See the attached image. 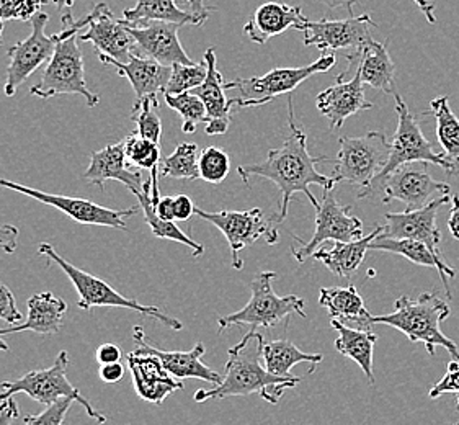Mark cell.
<instances>
[{
	"mask_svg": "<svg viewBox=\"0 0 459 425\" xmlns=\"http://www.w3.org/2000/svg\"><path fill=\"white\" fill-rule=\"evenodd\" d=\"M288 128L290 136L280 148L270 149L264 162L239 166L238 172L242 180L247 184L248 177H264L272 180L278 190L281 192L280 212L276 214V221L283 222L288 216L290 204L294 194L301 192L309 198L314 208L319 206V202L311 194L309 186H321L322 188H333L337 186L332 177H325L316 170V166L329 159L325 156H311L307 151V136L296 123L293 110V97L288 95Z\"/></svg>",
	"mask_w": 459,
	"mask_h": 425,
	"instance_id": "obj_1",
	"label": "cell"
},
{
	"mask_svg": "<svg viewBox=\"0 0 459 425\" xmlns=\"http://www.w3.org/2000/svg\"><path fill=\"white\" fill-rule=\"evenodd\" d=\"M264 334L250 329L239 343L228 351L224 377L220 385L212 389H200L195 393L196 403L210 399H226L232 396L258 395L270 404H278L286 389L301 383L298 377H278L262 365V343Z\"/></svg>",
	"mask_w": 459,
	"mask_h": 425,
	"instance_id": "obj_2",
	"label": "cell"
},
{
	"mask_svg": "<svg viewBox=\"0 0 459 425\" xmlns=\"http://www.w3.org/2000/svg\"><path fill=\"white\" fill-rule=\"evenodd\" d=\"M451 315L450 306L435 293H422L417 299L399 296L394 301V311L385 316H373V324L391 325L404 334L412 343H423L430 355L437 347L450 351L459 360L458 345L441 331V323Z\"/></svg>",
	"mask_w": 459,
	"mask_h": 425,
	"instance_id": "obj_3",
	"label": "cell"
},
{
	"mask_svg": "<svg viewBox=\"0 0 459 425\" xmlns=\"http://www.w3.org/2000/svg\"><path fill=\"white\" fill-rule=\"evenodd\" d=\"M38 254L48 260V265L55 264L69 277L75 291H77V295H79L77 306L83 311H91L93 308H125V309H133L139 315L147 316L154 321H159L172 331H182L184 329L182 321L162 313L157 306L141 305L136 299L126 298V296L118 293L117 290H113L101 278L83 272L82 268L75 267L71 262L63 259L51 244H48V242L39 244Z\"/></svg>",
	"mask_w": 459,
	"mask_h": 425,
	"instance_id": "obj_4",
	"label": "cell"
},
{
	"mask_svg": "<svg viewBox=\"0 0 459 425\" xmlns=\"http://www.w3.org/2000/svg\"><path fill=\"white\" fill-rule=\"evenodd\" d=\"M278 277L276 272H260L250 282L252 296L240 311L218 319L220 333L232 325H250V329H272L288 319V316L306 317V301L296 295H276L272 282Z\"/></svg>",
	"mask_w": 459,
	"mask_h": 425,
	"instance_id": "obj_5",
	"label": "cell"
},
{
	"mask_svg": "<svg viewBox=\"0 0 459 425\" xmlns=\"http://www.w3.org/2000/svg\"><path fill=\"white\" fill-rule=\"evenodd\" d=\"M393 97H394L395 113H397V130L394 133V141L391 143L389 158L383 170L371 180V184L367 188L359 190V198L377 196L379 184L397 167L404 164L427 162V164L441 167L443 170L446 169L445 159L441 154L435 152L432 143L423 136L417 117L409 110L401 93L395 92Z\"/></svg>",
	"mask_w": 459,
	"mask_h": 425,
	"instance_id": "obj_6",
	"label": "cell"
},
{
	"mask_svg": "<svg viewBox=\"0 0 459 425\" xmlns=\"http://www.w3.org/2000/svg\"><path fill=\"white\" fill-rule=\"evenodd\" d=\"M67 367L69 353L61 351L57 353L55 363L47 370L28 371L15 381L0 383V399L13 398L19 393H25L39 404H51L57 399L73 398L85 409V412L92 417L93 421H97L99 424H105L107 417L100 414L87 399L83 398L79 388H75L67 379Z\"/></svg>",
	"mask_w": 459,
	"mask_h": 425,
	"instance_id": "obj_7",
	"label": "cell"
},
{
	"mask_svg": "<svg viewBox=\"0 0 459 425\" xmlns=\"http://www.w3.org/2000/svg\"><path fill=\"white\" fill-rule=\"evenodd\" d=\"M337 63V56L324 55L313 65L303 67H276L270 73L260 77L250 79H236L232 82L226 83V91L238 89L239 97L230 99L234 107L248 108V107H260L268 102H273L280 95H290L296 91L304 81L309 77L327 73Z\"/></svg>",
	"mask_w": 459,
	"mask_h": 425,
	"instance_id": "obj_8",
	"label": "cell"
},
{
	"mask_svg": "<svg viewBox=\"0 0 459 425\" xmlns=\"http://www.w3.org/2000/svg\"><path fill=\"white\" fill-rule=\"evenodd\" d=\"M339 144L332 178L335 184L347 182L359 190L367 188L383 170L391 152V143L381 131H369L359 138L343 136Z\"/></svg>",
	"mask_w": 459,
	"mask_h": 425,
	"instance_id": "obj_9",
	"label": "cell"
},
{
	"mask_svg": "<svg viewBox=\"0 0 459 425\" xmlns=\"http://www.w3.org/2000/svg\"><path fill=\"white\" fill-rule=\"evenodd\" d=\"M31 95L38 99H53L63 93L82 95L87 107H97L100 95L93 93L85 82V69L81 48L77 47V35L57 41L55 55L48 61L47 69L39 82L31 87Z\"/></svg>",
	"mask_w": 459,
	"mask_h": 425,
	"instance_id": "obj_10",
	"label": "cell"
},
{
	"mask_svg": "<svg viewBox=\"0 0 459 425\" xmlns=\"http://www.w3.org/2000/svg\"><path fill=\"white\" fill-rule=\"evenodd\" d=\"M195 214L204 221L216 226L230 242L232 267L242 270L244 260L240 259V250L255 244L258 239H265L266 244L273 246L280 239L276 231L275 218H268L260 208L247 212H204L195 208Z\"/></svg>",
	"mask_w": 459,
	"mask_h": 425,
	"instance_id": "obj_11",
	"label": "cell"
},
{
	"mask_svg": "<svg viewBox=\"0 0 459 425\" xmlns=\"http://www.w3.org/2000/svg\"><path fill=\"white\" fill-rule=\"evenodd\" d=\"M83 27H89V30L79 39L92 41L99 55L110 56L121 63H126L133 53H138L134 38L129 35L125 23L113 15L105 2H99L85 19L74 20L69 27L57 33V39L61 41L77 35Z\"/></svg>",
	"mask_w": 459,
	"mask_h": 425,
	"instance_id": "obj_12",
	"label": "cell"
},
{
	"mask_svg": "<svg viewBox=\"0 0 459 425\" xmlns=\"http://www.w3.org/2000/svg\"><path fill=\"white\" fill-rule=\"evenodd\" d=\"M359 238H363V221L351 214V206L340 204L335 196V186L324 188L321 204L316 208V230L313 238L306 242L301 238L293 236L294 240L303 242V247H291V252L294 259L303 264L304 260L313 257L314 250L324 242H350Z\"/></svg>",
	"mask_w": 459,
	"mask_h": 425,
	"instance_id": "obj_13",
	"label": "cell"
},
{
	"mask_svg": "<svg viewBox=\"0 0 459 425\" xmlns=\"http://www.w3.org/2000/svg\"><path fill=\"white\" fill-rule=\"evenodd\" d=\"M0 186L7 188V190H13L17 194L25 195L28 198L37 200L39 204L53 206L56 210L67 214L69 218H73L74 221L79 222V224H87V226H105L111 230L126 231L128 230L126 218L138 212L136 206L128 208V210H111V208H105L101 204H93L91 200L65 196V195L48 194L45 190L15 184L4 177H0Z\"/></svg>",
	"mask_w": 459,
	"mask_h": 425,
	"instance_id": "obj_14",
	"label": "cell"
},
{
	"mask_svg": "<svg viewBox=\"0 0 459 425\" xmlns=\"http://www.w3.org/2000/svg\"><path fill=\"white\" fill-rule=\"evenodd\" d=\"M48 22L49 15L38 12L37 15L30 20L31 35L10 48L7 53L10 63L4 83V93L7 97H15L20 85L25 82L39 65H45L51 59V56L55 55L59 39L57 35L48 37L45 31Z\"/></svg>",
	"mask_w": 459,
	"mask_h": 425,
	"instance_id": "obj_15",
	"label": "cell"
},
{
	"mask_svg": "<svg viewBox=\"0 0 459 425\" xmlns=\"http://www.w3.org/2000/svg\"><path fill=\"white\" fill-rule=\"evenodd\" d=\"M417 162L397 167L377 186V195H383V204L394 200L403 202L407 210H419L441 195H450L451 186L435 180L427 172V162L415 167Z\"/></svg>",
	"mask_w": 459,
	"mask_h": 425,
	"instance_id": "obj_16",
	"label": "cell"
},
{
	"mask_svg": "<svg viewBox=\"0 0 459 425\" xmlns=\"http://www.w3.org/2000/svg\"><path fill=\"white\" fill-rule=\"evenodd\" d=\"M450 195H441L430 204L419 210H405L403 212H386V226L379 238L420 240L429 246L435 256L443 257L440 250L441 232L437 224V214L443 204L450 202Z\"/></svg>",
	"mask_w": 459,
	"mask_h": 425,
	"instance_id": "obj_17",
	"label": "cell"
},
{
	"mask_svg": "<svg viewBox=\"0 0 459 425\" xmlns=\"http://www.w3.org/2000/svg\"><path fill=\"white\" fill-rule=\"evenodd\" d=\"M377 27L365 13L347 20H307L304 28V47L319 48L321 51H337L361 47L371 39V28Z\"/></svg>",
	"mask_w": 459,
	"mask_h": 425,
	"instance_id": "obj_18",
	"label": "cell"
},
{
	"mask_svg": "<svg viewBox=\"0 0 459 425\" xmlns=\"http://www.w3.org/2000/svg\"><path fill=\"white\" fill-rule=\"evenodd\" d=\"M123 22V20H121ZM129 35L134 38L138 55L156 59L162 65H172L175 63L194 65L190 56L185 53L184 47L178 39V30L182 23L152 20L144 25H125Z\"/></svg>",
	"mask_w": 459,
	"mask_h": 425,
	"instance_id": "obj_19",
	"label": "cell"
},
{
	"mask_svg": "<svg viewBox=\"0 0 459 425\" xmlns=\"http://www.w3.org/2000/svg\"><path fill=\"white\" fill-rule=\"evenodd\" d=\"M349 65L337 79H350V74L359 73L363 83L371 85L373 89L394 95L395 65L389 56L386 43H379L375 38L368 39L355 53L347 56Z\"/></svg>",
	"mask_w": 459,
	"mask_h": 425,
	"instance_id": "obj_20",
	"label": "cell"
},
{
	"mask_svg": "<svg viewBox=\"0 0 459 425\" xmlns=\"http://www.w3.org/2000/svg\"><path fill=\"white\" fill-rule=\"evenodd\" d=\"M133 337H134V343L138 345V349L134 351L156 355L157 359L162 361V365L166 367V370L170 375H174L175 378L203 379L206 383H212L214 386L220 385L222 381V377L218 371L212 370L208 365L203 363V355L206 351V347L203 343H196L190 351H160V349H157L154 343H149L146 334L139 325H134Z\"/></svg>",
	"mask_w": 459,
	"mask_h": 425,
	"instance_id": "obj_21",
	"label": "cell"
},
{
	"mask_svg": "<svg viewBox=\"0 0 459 425\" xmlns=\"http://www.w3.org/2000/svg\"><path fill=\"white\" fill-rule=\"evenodd\" d=\"M363 85L359 73H355L350 79H337V82L317 95L316 107L331 123V130L342 128L351 115L373 108V103L365 97Z\"/></svg>",
	"mask_w": 459,
	"mask_h": 425,
	"instance_id": "obj_22",
	"label": "cell"
},
{
	"mask_svg": "<svg viewBox=\"0 0 459 425\" xmlns=\"http://www.w3.org/2000/svg\"><path fill=\"white\" fill-rule=\"evenodd\" d=\"M126 359L133 375L134 389L139 398L144 399L147 403L162 404L167 396H170L178 389H184L182 379L170 375L156 355L129 351Z\"/></svg>",
	"mask_w": 459,
	"mask_h": 425,
	"instance_id": "obj_23",
	"label": "cell"
},
{
	"mask_svg": "<svg viewBox=\"0 0 459 425\" xmlns=\"http://www.w3.org/2000/svg\"><path fill=\"white\" fill-rule=\"evenodd\" d=\"M203 61L208 67L206 79L192 92L198 95L206 107V113H208L206 134H210V136L226 134L230 130V111L234 105H232V100L226 97V82H224L222 74L216 65V53L212 48H208L204 51Z\"/></svg>",
	"mask_w": 459,
	"mask_h": 425,
	"instance_id": "obj_24",
	"label": "cell"
},
{
	"mask_svg": "<svg viewBox=\"0 0 459 425\" xmlns=\"http://www.w3.org/2000/svg\"><path fill=\"white\" fill-rule=\"evenodd\" d=\"M83 178L92 186H99L100 190L105 188V184L108 180H117L126 186L133 195L141 192L144 186L143 174L139 170H131L126 162L123 141L100 151H93L91 154V164L83 172Z\"/></svg>",
	"mask_w": 459,
	"mask_h": 425,
	"instance_id": "obj_25",
	"label": "cell"
},
{
	"mask_svg": "<svg viewBox=\"0 0 459 425\" xmlns=\"http://www.w3.org/2000/svg\"><path fill=\"white\" fill-rule=\"evenodd\" d=\"M307 19L303 15L299 5H288L283 2H266L262 4L248 19L244 33L250 41L257 45H265L270 38L285 33L290 28L304 31Z\"/></svg>",
	"mask_w": 459,
	"mask_h": 425,
	"instance_id": "obj_26",
	"label": "cell"
},
{
	"mask_svg": "<svg viewBox=\"0 0 459 425\" xmlns=\"http://www.w3.org/2000/svg\"><path fill=\"white\" fill-rule=\"evenodd\" d=\"M99 59L105 65L118 69V75L126 77L133 91L136 93V100H143L147 95H159L166 92L167 82L170 79L172 67L162 65L156 59L133 53L129 61L121 63L110 56L99 55Z\"/></svg>",
	"mask_w": 459,
	"mask_h": 425,
	"instance_id": "obj_27",
	"label": "cell"
},
{
	"mask_svg": "<svg viewBox=\"0 0 459 425\" xmlns=\"http://www.w3.org/2000/svg\"><path fill=\"white\" fill-rule=\"evenodd\" d=\"M27 306V321L0 329V335L27 333V331L41 334V335L61 333L65 313H67V305L63 298L53 295L49 291L37 293L28 299Z\"/></svg>",
	"mask_w": 459,
	"mask_h": 425,
	"instance_id": "obj_28",
	"label": "cell"
},
{
	"mask_svg": "<svg viewBox=\"0 0 459 425\" xmlns=\"http://www.w3.org/2000/svg\"><path fill=\"white\" fill-rule=\"evenodd\" d=\"M381 232H383V226L377 224L375 231L359 238V239L350 240V242L333 240L332 247H322V249L317 247L314 250L313 257L316 260H321L322 264L329 268L333 275L340 278H350L359 270L361 262L365 260V256L369 250V244L377 239Z\"/></svg>",
	"mask_w": 459,
	"mask_h": 425,
	"instance_id": "obj_29",
	"label": "cell"
},
{
	"mask_svg": "<svg viewBox=\"0 0 459 425\" xmlns=\"http://www.w3.org/2000/svg\"><path fill=\"white\" fill-rule=\"evenodd\" d=\"M369 250H379V252H391L403 256L412 264L422 265V267H432L438 270L440 273L441 283L446 290V295H450V285H448V277H456V270L451 267L450 264L445 260V257L435 256L432 250L429 249L427 244L420 240L413 239H397V238H379L369 244Z\"/></svg>",
	"mask_w": 459,
	"mask_h": 425,
	"instance_id": "obj_30",
	"label": "cell"
},
{
	"mask_svg": "<svg viewBox=\"0 0 459 425\" xmlns=\"http://www.w3.org/2000/svg\"><path fill=\"white\" fill-rule=\"evenodd\" d=\"M319 305L327 309L331 319H337L340 323L357 324L361 329H369L373 325V316L368 313L363 298L353 285L321 288Z\"/></svg>",
	"mask_w": 459,
	"mask_h": 425,
	"instance_id": "obj_31",
	"label": "cell"
},
{
	"mask_svg": "<svg viewBox=\"0 0 459 425\" xmlns=\"http://www.w3.org/2000/svg\"><path fill=\"white\" fill-rule=\"evenodd\" d=\"M331 325L339 333L335 341V349L355 361L363 373L367 375L368 383L375 385V371H373V351L377 343V334L369 329H351L345 323H340L337 319H331Z\"/></svg>",
	"mask_w": 459,
	"mask_h": 425,
	"instance_id": "obj_32",
	"label": "cell"
},
{
	"mask_svg": "<svg viewBox=\"0 0 459 425\" xmlns=\"http://www.w3.org/2000/svg\"><path fill=\"white\" fill-rule=\"evenodd\" d=\"M425 115H432L437 120V138L443 149V159L446 162L445 172L448 176L459 174V118L451 110L448 97H437L430 102V111Z\"/></svg>",
	"mask_w": 459,
	"mask_h": 425,
	"instance_id": "obj_33",
	"label": "cell"
},
{
	"mask_svg": "<svg viewBox=\"0 0 459 425\" xmlns=\"http://www.w3.org/2000/svg\"><path fill=\"white\" fill-rule=\"evenodd\" d=\"M123 23L125 25H144L152 20L174 22L182 25L200 27L198 20L190 12L180 9L178 0H138V4L131 9L123 10Z\"/></svg>",
	"mask_w": 459,
	"mask_h": 425,
	"instance_id": "obj_34",
	"label": "cell"
},
{
	"mask_svg": "<svg viewBox=\"0 0 459 425\" xmlns=\"http://www.w3.org/2000/svg\"><path fill=\"white\" fill-rule=\"evenodd\" d=\"M262 359L266 370L278 377H293L290 371L298 363H321V353H306L301 351L293 343L280 339V341H265L262 343Z\"/></svg>",
	"mask_w": 459,
	"mask_h": 425,
	"instance_id": "obj_35",
	"label": "cell"
},
{
	"mask_svg": "<svg viewBox=\"0 0 459 425\" xmlns=\"http://www.w3.org/2000/svg\"><path fill=\"white\" fill-rule=\"evenodd\" d=\"M134 196L138 198L139 204H141V208H143V212H144V220H146L149 228H151V231H152V234H154L156 238H159V239L174 240V242H178V244H184L186 247H190V249L194 250L195 257L203 256L204 247H203L200 242H196V240L192 239L188 234H185V232L175 224V221H166V220H162V218L157 214L156 210H154V204H152V200H151V177H149V180H144L143 190L134 195Z\"/></svg>",
	"mask_w": 459,
	"mask_h": 425,
	"instance_id": "obj_36",
	"label": "cell"
},
{
	"mask_svg": "<svg viewBox=\"0 0 459 425\" xmlns=\"http://www.w3.org/2000/svg\"><path fill=\"white\" fill-rule=\"evenodd\" d=\"M198 146L194 143H182L175 148L170 156H167L159 169L160 176L167 178H185V180H196L200 178L198 172Z\"/></svg>",
	"mask_w": 459,
	"mask_h": 425,
	"instance_id": "obj_37",
	"label": "cell"
},
{
	"mask_svg": "<svg viewBox=\"0 0 459 425\" xmlns=\"http://www.w3.org/2000/svg\"><path fill=\"white\" fill-rule=\"evenodd\" d=\"M164 97H166L167 107H170L182 117V131L185 134H192L198 128V125L206 123L208 120L204 103L194 92L164 95Z\"/></svg>",
	"mask_w": 459,
	"mask_h": 425,
	"instance_id": "obj_38",
	"label": "cell"
},
{
	"mask_svg": "<svg viewBox=\"0 0 459 425\" xmlns=\"http://www.w3.org/2000/svg\"><path fill=\"white\" fill-rule=\"evenodd\" d=\"M131 118L136 123V134L160 143L162 120L159 115L157 95H147L143 100H136L133 105Z\"/></svg>",
	"mask_w": 459,
	"mask_h": 425,
	"instance_id": "obj_39",
	"label": "cell"
},
{
	"mask_svg": "<svg viewBox=\"0 0 459 425\" xmlns=\"http://www.w3.org/2000/svg\"><path fill=\"white\" fill-rule=\"evenodd\" d=\"M125 156L129 167L152 170L160 162V143L143 138L139 134H131L123 139Z\"/></svg>",
	"mask_w": 459,
	"mask_h": 425,
	"instance_id": "obj_40",
	"label": "cell"
},
{
	"mask_svg": "<svg viewBox=\"0 0 459 425\" xmlns=\"http://www.w3.org/2000/svg\"><path fill=\"white\" fill-rule=\"evenodd\" d=\"M172 73L170 79L167 82L166 92L164 95H177V93L192 92L198 85H202L206 79L208 67L203 61L200 65H182L175 63L170 65Z\"/></svg>",
	"mask_w": 459,
	"mask_h": 425,
	"instance_id": "obj_41",
	"label": "cell"
},
{
	"mask_svg": "<svg viewBox=\"0 0 459 425\" xmlns=\"http://www.w3.org/2000/svg\"><path fill=\"white\" fill-rule=\"evenodd\" d=\"M230 159L224 149L210 146L200 152L198 172H200V178L204 182L218 186L230 176Z\"/></svg>",
	"mask_w": 459,
	"mask_h": 425,
	"instance_id": "obj_42",
	"label": "cell"
},
{
	"mask_svg": "<svg viewBox=\"0 0 459 425\" xmlns=\"http://www.w3.org/2000/svg\"><path fill=\"white\" fill-rule=\"evenodd\" d=\"M53 0H0V20L2 22H30L41 7Z\"/></svg>",
	"mask_w": 459,
	"mask_h": 425,
	"instance_id": "obj_43",
	"label": "cell"
},
{
	"mask_svg": "<svg viewBox=\"0 0 459 425\" xmlns=\"http://www.w3.org/2000/svg\"><path fill=\"white\" fill-rule=\"evenodd\" d=\"M75 403L73 398H61L47 404V409L41 414L23 417V422L28 425H61L65 422L67 411Z\"/></svg>",
	"mask_w": 459,
	"mask_h": 425,
	"instance_id": "obj_44",
	"label": "cell"
},
{
	"mask_svg": "<svg viewBox=\"0 0 459 425\" xmlns=\"http://www.w3.org/2000/svg\"><path fill=\"white\" fill-rule=\"evenodd\" d=\"M459 395V360L453 359L446 367L445 377L437 381L430 389V399H438L443 395Z\"/></svg>",
	"mask_w": 459,
	"mask_h": 425,
	"instance_id": "obj_45",
	"label": "cell"
},
{
	"mask_svg": "<svg viewBox=\"0 0 459 425\" xmlns=\"http://www.w3.org/2000/svg\"><path fill=\"white\" fill-rule=\"evenodd\" d=\"M0 319L7 324H20L23 319L17 308L15 296L4 283H0Z\"/></svg>",
	"mask_w": 459,
	"mask_h": 425,
	"instance_id": "obj_46",
	"label": "cell"
},
{
	"mask_svg": "<svg viewBox=\"0 0 459 425\" xmlns=\"http://www.w3.org/2000/svg\"><path fill=\"white\" fill-rule=\"evenodd\" d=\"M19 228L13 224H0V249L12 256L19 247Z\"/></svg>",
	"mask_w": 459,
	"mask_h": 425,
	"instance_id": "obj_47",
	"label": "cell"
},
{
	"mask_svg": "<svg viewBox=\"0 0 459 425\" xmlns=\"http://www.w3.org/2000/svg\"><path fill=\"white\" fill-rule=\"evenodd\" d=\"M194 202L186 195H177L174 196V216L175 221H188L195 214Z\"/></svg>",
	"mask_w": 459,
	"mask_h": 425,
	"instance_id": "obj_48",
	"label": "cell"
},
{
	"mask_svg": "<svg viewBox=\"0 0 459 425\" xmlns=\"http://www.w3.org/2000/svg\"><path fill=\"white\" fill-rule=\"evenodd\" d=\"M20 421V407L15 399H0V425L15 424Z\"/></svg>",
	"mask_w": 459,
	"mask_h": 425,
	"instance_id": "obj_49",
	"label": "cell"
},
{
	"mask_svg": "<svg viewBox=\"0 0 459 425\" xmlns=\"http://www.w3.org/2000/svg\"><path fill=\"white\" fill-rule=\"evenodd\" d=\"M99 375H100V379L103 383L113 385V383H118V381H121L123 377H125V367L121 365V361L101 363Z\"/></svg>",
	"mask_w": 459,
	"mask_h": 425,
	"instance_id": "obj_50",
	"label": "cell"
},
{
	"mask_svg": "<svg viewBox=\"0 0 459 425\" xmlns=\"http://www.w3.org/2000/svg\"><path fill=\"white\" fill-rule=\"evenodd\" d=\"M178 2L184 4L186 12H190L192 15L196 17L200 25H203L210 17V10L206 7V0H178Z\"/></svg>",
	"mask_w": 459,
	"mask_h": 425,
	"instance_id": "obj_51",
	"label": "cell"
},
{
	"mask_svg": "<svg viewBox=\"0 0 459 425\" xmlns=\"http://www.w3.org/2000/svg\"><path fill=\"white\" fill-rule=\"evenodd\" d=\"M95 357L99 363H111L121 360V349L117 343H101L95 351Z\"/></svg>",
	"mask_w": 459,
	"mask_h": 425,
	"instance_id": "obj_52",
	"label": "cell"
},
{
	"mask_svg": "<svg viewBox=\"0 0 459 425\" xmlns=\"http://www.w3.org/2000/svg\"><path fill=\"white\" fill-rule=\"evenodd\" d=\"M157 214L166 221H175L174 196H160V200L154 204Z\"/></svg>",
	"mask_w": 459,
	"mask_h": 425,
	"instance_id": "obj_53",
	"label": "cell"
},
{
	"mask_svg": "<svg viewBox=\"0 0 459 425\" xmlns=\"http://www.w3.org/2000/svg\"><path fill=\"white\" fill-rule=\"evenodd\" d=\"M448 230L455 239L459 240V195L451 196V212L448 218Z\"/></svg>",
	"mask_w": 459,
	"mask_h": 425,
	"instance_id": "obj_54",
	"label": "cell"
},
{
	"mask_svg": "<svg viewBox=\"0 0 459 425\" xmlns=\"http://www.w3.org/2000/svg\"><path fill=\"white\" fill-rule=\"evenodd\" d=\"M53 4L63 13V25L69 27L74 22L73 7L75 0H53Z\"/></svg>",
	"mask_w": 459,
	"mask_h": 425,
	"instance_id": "obj_55",
	"label": "cell"
},
{
	"mask_svg": "<svg viewBox=\"0 0 459 425\" xmlns=\"http://www.w3.org/2000/svg\"><path fill=\"white\" fill-rule=\"evenodd\" d=\"M324 5H327L331 10L347 9L349 10L350 17L353 15V7L355 4H359V0H319Z\"/></svg>",
	"mask_w": 459,
	"mask_h": 425,
	"instance_id": "obj_56",
	"label": "cell"
},
{
	"mask_svg": "<svg viewBox=\"0 0 459 425\" xmlns=\"http://www.w3.org/2000/svg\"><path fill=\"white\" fill-rule=\"evenodd\" d=\"M413 2L417 4V7H419L423 15L427 17L429 23H437L435 13H433V12H435V4H433V2H430V0H413Z\"/></svg>",
	"mask_w": 459,
	"mask_h": 425,
	"instance_id": "obj_57",
	"label": "cell"
},
{
	"mask_svg": "<svg viewBox=\"0 0 459 425\" xmlns=\"http://www.w3.org/2000/svg\"><path fill=\"white\" fill-rule=\"evenodd\" d=\"M0 351H9V345H7V343H4V341H2V335H0Z\"/></svg>",
	"mask_w": 459,
	"mask_h": 425,
	"instance_id": "obj_58",
	"label": "cell"
},
{
	"mask_svg": "<svg viewBox=\"0 0 459 425\" xmlns=\"http://www.w3.org/2000/svg\"><path fill=\"white\" fill-rule=\"evenodd\" d=\"M2 35H4V22H0V43H2Z\"/></svg>",
	"mask_w": 459,
	"mask_h": 425,
	"instance_id": "obj_59",
	"label": "cell"
},
{
	"mask_svg": "<svg viewBox=\"0 0 459 425\" xmlns=\"http://www.w3.org/2000/svg\"><path fill=\"white\" fill-rule=\"evenodd\" d=\"M456 411L459 412V395H456Z\"/></svg>",
	"mask_w": 459,
	"mask_h": 425,
	"instance_id": "obj_60",
	"label": "cell"
}]
</instances>
